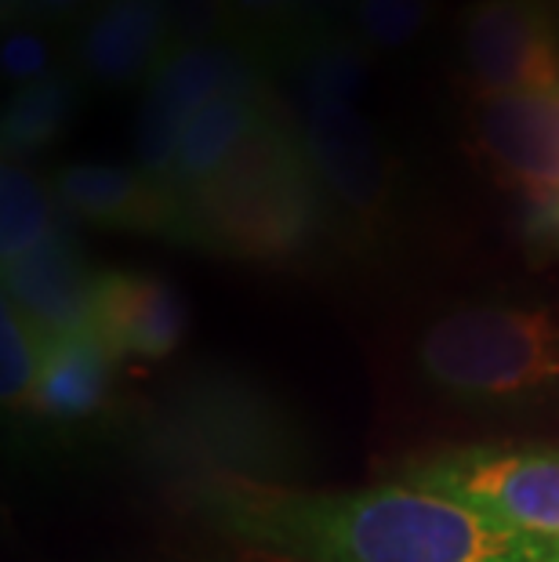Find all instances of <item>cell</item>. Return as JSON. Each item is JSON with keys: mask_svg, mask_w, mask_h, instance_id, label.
<instances>
[{"mask_svg": "<svg viewBox=\"0 0 559 562\" xmlns=\"http://www.w3.org/2000/svg\"><path fill=\"white\" fill-rule=\"evenodd\" d=\"M171 494L208 541L244 562H559V541L400 480L316 490L211 472Z\"/></svg>", "mask_w": 559, "mask_h": 562, "instance_id": "1", "label": "cell"}, {"mask_svg": "<svg viewBox=\"0 0 559 562\" xmlns=\"http://www.w3.org/2000/svg\"><path fill=\"white\" fill-rule=\"evenodd\" d=\"M113 432L171 486L211 472L294 483L305 450L277 396L219 370L186 374L157 396L127 403Z\"/></svg>", "mask_w": 559, "mask_h": 562, "instance_id": "2", "label": "cell"}, {"mask_svg": "<svg viewBox=\"0 0 559 562\" xmlns=\"http://www.w3.org/2000/svg\"><path fill=\"white\" fill-rule=\"evenodd\" d=\"M186 207L197 250L251 266L302 261L327 240L335 222L299 121L283 102Z\"/></svg>", "mask_w": 559, "mask_h": 562, "instance_id": "3", "label": "cell"}, {"mask_svg": "<svg viewBox=\"0 0 559 562\" xmlns=\"http://www.w3.org/2000/svg\"><path fill=\"white\" fill-rule=\"evenodd\" d=\"M414 363L439 396L476 411L559 406V305L450 308L422 330Z\"/></svg>", "mask_w": 559, "mask_h": 562, "instance_id": "4", "label": "cell"}, {"mask_svg": "<svg viewBox=\"0 0 559 562\" xmlns=\"http://www.w3.org/2000/svg\"><path fill=\"white\" fill-rule=\"evenodd\" d=\"M400 483L458 501L519 533L559 541V447H444L403 461Z\"/></svg>", "mask_w": 559, "mask_h": 562, "instance_id": "5", "label": "cell"}, {"mask_svg": "<svg viewBox=\"0 0 559 562\" xmlns=\"http://www.w3.org/2000/svg\"><path fill=\"white\" fill-rule=\"evenodd\" d=\"M272 66L236 37L175 44L146 83L135 124V167L175 193L178 142L197 110L222 94L269 91Z\"/></svg>", "mask_w": 559, "mask_h": 562, "instance_id": "6", "label": "cell"}, {"mask_svg": "<svg viewBox=\"0 0 559 562\" xmlns=\"http://www.w3.org/2000/svg\"><path fill=\"white\" fill-rule=\"evenodd\" d=\"M299 131L324 186L331 214L360 240H374L392 218V160L371 121L353 102H302Z\"/></svg>", "mask_w": 559, "mask_h": 562, "instance_id": "7", "label": "cell"}, {"mask_svg": "<svg viewBox=\"0 0 559 562\" xmlns=\"http://www.w3.org/2000/svg\"><path fill=\"white\" fill-rule=\"evenodd\" d=\"M472 99L559 88V26L538 0H472L458 22Z\"/></svg>", "mask_w": 559, "mask_h": 562, "instance_id": "8", "label": "cell"}, {"mask_svg": "<svg viewBox=\"0 0 559 562\" xmlns=\"http://www.w3.org/2000/svg\"><path fill=\"white\" fill-rule=\"evenodd\" d=\"M469 142L502 186L523 200L559 189V88L472 99Z\"/></svg>", "mask_w": 559, "mask_h": 562, "instance_id": "9", "label": "cell"}, {"mask_svg": "<svg viewBox=\"0 0 559 562\" xmlns=\"http://www.w3.org/2000/svg\"><path fill=\"white\" fill-rule=\"evenodd\" d=\"M52 189L69 218L193 247V218L186 200L168 186L153 182L138 167L66 164L55 171Z\"/></svg>", "mask_w": 559, "mask_h": 562, "instance_id": "10", "label": "cell"}, {"mask_svg": "<svg viewBox=\"0 0 559 562\" xmlns=\"http://www.w3.org/2000/svg\"><path fill=\"white\" fill-rule=\"evenodd\" d=\"M94 283L85 247L74 236L69 214L47 240L4 269V302L37 330L44 345L91 330Z\"/></svg>", "mask_w": 559, "mask_h": 562, "instance_id": "11", "label": "cell"}, {"mask_svg": "<svg viewBox=\"0 0 559 562\" xmlns=\"http://www.w3.org/2000/svg\"><path fill=\"white\" fill-rule=\"evenodd\" d=\"M171 47L175 33L157 0H102L77 26L74 69L88 88L124 91L149 83Z\"/></svg>", "mask_w": 559, "mask_h": 562, "instance_id": "12", "label": "cell"}, {"mask_svg": "<svg viewBox=\"0 0 559 562\" xmlns=\"http://www.w3.org/2000/svg\"><path fill=\"white\" fill-rule=\"evenodd\" d=\"M91 330L116 363H160L186 338V305L153 272L105 269L94 283Z\"/></svg>", "mask_w": 559, "mask_h": 562, "instance_id": "13", "label": "cell"}, {"mask_svg": "<svg viewBox=\"0 0 559 562\" xmlns=\"http://www.w3.org/2000/svg\"><path fill=\"white\" fill-rule=\"evenodd\" d=\"M121 392H116V360L94 330L74 334L44 352L41 392L33 403V417L41 428L55 436H94L102 428H116L124 414Z\"/></svg>", "mask_w": 559, "mask_h": 562, "instance_id": "14", "label": "cell"}, {"mask_svg": "<svg viewBox=\"0 0 559 562\" xmlns=\"http://www.w3.org/2000/svg\"><path fill=\"white\" fill-rule=\"evenodd\" d=\"M277 105L280 94L277 88H269L222 94V99L208 102L204 110H197L182 131V142H178L175 193L189 200L200 186H208L244 149V142L255 135Z\"/></svg>", "mask_w": 559, "mask_h": 562, "instance_id": "15", "label": "cell"}, {"mask_svg": "<svg viewBox=\"0 0 559 562\" xmlns=\"http://www.w3.org/2000/svg\"><path fill=\"white\" fill-rule=\"evenodd\" d=\"M85 88L88 83L69 66L11 91L4 102V121H0L4 160L26 164L30 157H41L44 149H52L66 135V127L74 124Z\"/></svg>", "mask_w": 559, "mask_h": 562, "instance_id": "16", "label": "cell"}, {"mask_svg": "<svg viewBox=\"0 0 559 562\" xmlns=\"http://www.w3.org/2000/svg\"><path fill=\"white\" fill-rule=\"evenodd\" d=\"M63 222L66 211L58 207L52 186H44L22 160L0 164V261L4 269L37 250Z\"/></svg>", "mask_w": 559, "mask_h": 562, "instance_id": "17", "label": "cell"}, {"mask_svg": "<svg viewBox=\"0 0 559 562\" xmlns=\"http://www.w3.org/2000/svg\"><path fill=\"white\" fill-rule=\"evenodd\" d=\"M371 55L353 30H335L309 37L288 69L299 80L302 102H353L367 83Z\"/></svg>", "mask_w": 559, "mask_h": 562, "instance_id": "18", "label": "cell"}, {"mask_svg": "<svg viewBox=\"0 0 559 562\" xmlns=\"http://www.w3.org/2000/svg\"><path fill=\"white\" fill-rule=\"evenodd\" d=\"M44 352L47 345L37 338V330L22 319L15 308L4 302L0 308V396H4V411L15 422H30L33 403L41 392V374H44Z\"/></svg>", "mask_w": 559, "mask_h": 562, "instance_id": "19", "label": "cell"}, {"mask_svg": "<svg viewBox=\"0 0 559 562\" xmlns=\"http://www.w3.org/2000/svg\"><path fill=\"white\" fill-rule=\"evenodd\" d=\"M436 11V0H356L349 30L371 52H400L422 37Z\"/></svg>", "mask_w": 559, "mask_h": 562, "instance_id": "20", "label": "cell"}, {"mask_svg": "<svg viewBox=\"0 0 559 562\" xmlns=\"http://www.w3.org/2000/svg\"><path fill=\"white\" fill-rule=\"evenodd\" d=\"M55 52L47 33L37 26H15L4 33L0 44V74L11 88H26L33 80H44L55 74Z\"/></svg>", "mask_w": 559, "mask_h": 562, "instance_id": "21", "label": "cell"}, {"mask_svg": "<svg viewBox=\"0 0 559 562\" xmlns=\"http://www.w3.org/2000/svg\"><path fill=\"white\" fill-rule=\"evenodd\" d=\"M175 33V44H200L230 37L233 0H157Z\"/></svg>", "mask_w": 559, "mask_h": 562, "instance_id": "22", "label": "cell"}, {"mask_svg": "<svg viewBox=\"0 0 559 562\" xmlns=\"http://www.w3.org/2000/svg\"><path fill=\"white\" fill-rule=\"evenodd\" d=\"M99 4L102 0H4V19H15V26L74 30Z\"/></svg>", "mask_w": 559, "mask_h": 562, "instance_id": "23", "label": "cell"}, {"mask_svg": "<svg viewBox=\"0 0 559 562\" xmlns=\"http://www.w3.org/2000/svg\"><path fill=\"white\" fill-rule=\"evenodd\" d=\"M294 11H299V30L305 44L309 37H320V33L349 30L356 0H294Z\"/></svg>", "mask_w": 559, "mask_h": 562, "instance_id": "24", "label": "cell"}, {"mask_svg": "<svg viewBox=\"0 0 559 562\" xmlns=\"http://www.w3.org/2000/svg\"><path fill=\"white\" fill-rule=\"evenodd\" d=\"M527 236L541 247H559V189L527 203Z\"/></svg>", "mask_w": 559, "mask_h": 562, "instance_id": "25", "label": "cell"}]
</instances>
